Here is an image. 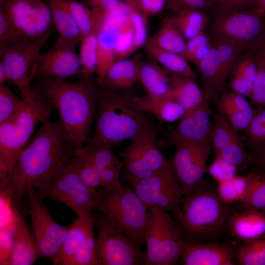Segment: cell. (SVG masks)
I'll return each instance as SVG.
<instances>
[{
  "mask_svg": "<svg viewBox=\"0 0 265 265\" xmlns=\"http://www.w3.org/2000/svg\"><path fill=\"white\" fill-rule=\"evenodd\" d=\"M247 175H235L228 180L217 182V191L219 197L226 204L240 203L245 198L248 188Z\"/></svg>",
  "mask_w": 265,
  "mask_h": 265,
  "instance_id": "cell-40",
  "label": "cell"
},
{
  "mask_svg": "<svg viewBox=\"0 0 265 265\" xmlns=\"http://www.w3.org/2000/svg\"><path fill=\"white\" fill-rule=\"evenodd\" d=\"M258 6L265 11V0H257Z\"/></svg>",
  "mask_w": 265,
  "mask_h": 265,
  "instance_id": "cell-63",
  "label": "cell"
},
{
  "mask_svg": "<svg viewBox=\"0 0 265 265\" xmlns=\"http://www.w3.org/2000/svg\"><path fill=\"white\" fill-rule=\"evenodd\" d=\"M2 9L28 41L50 31L52 14L40 0H0Z\"/></svg>",
  "mask_w": 265,
  "mask_h": 265,
  "instance_id": "cell-15",
  "label": "cell"
},
{
  "mask_svg": "<svg viewBox=\"0 0 265 265\" xmlns=\"http://www.w3.org/2000/svg\"><path fill=\"white\" fill-rule=\"evenodd\" d=\"M76 145L60 119L42 124L19 156L11 172L0 179V197L28 215L21 202L28 188L40 191L75 154Z\"/></svg>",
  "mask_w": 265,
  "mask_h": 265,
  "instance_id": "cell-1",
  "label": "cell"
},
{
  "mask_svg": "<svg viewBox=\"0 0 265 265\" xmlns=\"http://www.w3.org/2000/svg\"><path fill=\"white\" fill-rule=\"evenodd\" d=\"M14 210L11 229V248L5 265H30L41 257L34 236L25 220V215Z\"/></svg>",
  "mask_w": 265,
  "mask_h": 265,
  "instance_id": "cell-22",
  "label": "cell"
},
{
  "mask_svg": "<svg viewBox=\"0 0 265 265\" xmlns=\"http://www.w3.org/2000/svg\"><path fill=\"white\" fill-rule=\"evenodd\" d=\"M216 106L220 114L237 132H244L254 112L245 97L234 92H223Z\"/></svg>",
  "mask_w": 265,
  "mask_h": 265,
  "instance_id": "cell-25",
  "label": "cell"
},
{
  "mask_svg": "<svg viewBox=\"0 0 265 265\" xmlns=\"http://www.w3.org/2000/svg\"><path fill=\"white\" fill-rule=\"evenodd\" d=\"M228 233L235 239L242 242L251 241L265 235V212L252 209L232 212Z\"/></svg>",
  "mask_w": 265,
  "mask_h": 265,
  "instance_id": "cell-24",
  "label": "cell"
},
{
  "mask_svg": "<svg viewBox=\"0 0 265 265\" xmlns=\"http://www.w3.org/2000/svg\"><path fill=\"white\" fill-rule=\"evenodd\" d=\"M124 166L121 161L106 167L99 169L103 187H108L118 182L121 171Z\"/></svg>",
  "mask_w": 265,
  "mask_h": 265,
  "instance_id": "cell-53",
  "label": "cell"
},
{
  "mask_svg": "<svg viewBox=\"0 0 265 265\" xmlns=\"http://www.w3.org/2000/svg\"><path fill=\"white\" fill-rule=\"evenodd\" d=\"M0 42L13 46L22 45L30 42L22 35L1 9H0Z\"/></svg>",
  "mask_w": 265,
  "mask_h": 265,
  "instance_id": "cell-49",
  "label": "cell"
},
{
  "mask_svg": "<svg viewBox=\"0 0 265 265\" xmlns=\"http://www.w3.org/2000/svg\"><path fill=\"white\" fill-rule=\"evenodd\" d=\"M212 140L202 142H182L176 145L172 158L184 194L202 179L212 149Z\"/></svg>",
  "mask_w": 265,
  "mask_h": 265,
  "instance_id": "cell-16",
  "label": "cell"
},
{
  "mask_svg": "<svg viewBox=\"0 0 265 265\" xmlns=\"http://www.w3.org/2000/svg\"><path fill=\"white\" fill-rule=\"evenodd\" d=\"M132 9L143 14L141 0H123Z\"/></svg>",
  "mask_w": 265,
  "mask_h": 265,
  "instance_id": "cell-61",
  "label": "cell"
},
{
  "mask_svg": "<svg viewBox=\"0 0 265 265\" xmlns=\"http://www.w3.org/2000/svg\"><path fill=\"white\" fill-rule=\"evenodd\" d=\"M215 157L235 165L243 170L253 158L247 153L238 132L220 114L215 116L212 137Z\"/></svg>",
  "mask_w": 265,
  "mask_h": 265,
  "instance_id": "cell-19",
  "label": "cell"
},
{
  "mask_svg": "<svg viewBox=\"0 0 265 265\" xmlns=\"http://www.w3.org/2000/svg\"><path fill=\"white\" fill-rule=\"evenodd\" d=\"M212 46L209 37L204 31L187 40L183 56L197 67L206 55Z\"/></svg>",
  "mask_w": 265,
  "mask_h": 265,
  "instance_id": "cell-45",
  "label": "cell"
},
{
  "mask_svg": "<svg viewBox=\"0 0 265 265\" xmlns=\"http://www.w3.org/2000/svg\"><path fill=\"white\" fill-rule=\"evenodd\" d=\"M148 209L150 217L144 238V265L177 264L185 241L180 229L167 212Z\"/></svg>",
  "mask_w": 265,
  "mask_h": 265,
  "instance_id": "cell-7",
  "label": "cell"
},
{
  "mask_svg": "<svg viewBox=\"0 0 265 265\" xmlns=\"http://www.w3.org/2000/svg\"><path fill=\"white\" fill-rule=\"evenodd\" d=\"M130 14L122 22L118 28L116 61L127 58L135 51L134 29Z\"/></svg>",
  "mask_w": 265,
  "mask_h": 265,
  "instance_id": "cell-44",
  "label": "cell"
},
{
  "mask_svg": "<svg viewBox=\"0 0 265 265\" xmlns=\"http://www.w3.org/2000/svg\"><path fill=\"white\" fill-rule=\"evenodd\" d=\"M133 190L148 207L175 212L179 207L184 191L172 159L150 177L132 185Z\"/></svg>",
  "mask_w": 265,
  "mask_h": 265,
  "instance_id": "cell-10",
  "label": "cell"
},
{
  "mask_svg": "<svg viewBox=\"0 0 265 265\" xmlns=\"http://www.w3.org/2000/svg\"><path fill=\"white\" fill-rule=\"evenodd\" d=\"M216 11H235L258 7L257 0H218Z\"/></svg>",
  "mask_w": 265,
  "mask_h": 265,
  "instance_id": "cell-54",
  "label": "cell"
},
{
  "mask_svg": "<svg viewBox=\"0 0 265 265\" xmlns=\"http://www.w3.org/2000/svg\"><path fill=\"white\" fill-rule=\"evenodd\" d=\"M71 159L56 172L46 187L37 192L43 199L54 200L66 205L78 217H88L97 210L95 191L82 181L73 168Z\"/></svg>",
  "mask_w": 265,
  "mask_h": 265,
  "instance_id": "cell-9",
  "label": "cell"
},
{
  "mask_svg": "<svg viewBox=\"0 0 265 265\" xmlns=\"http://www.w3.org/2000/svg\"><path fill=\"white\" fill-rule=\"evenodd\" d=\"M232 213L217 189L201 179L184 194L173 215L185 240L213 242L228 232Z\"/></svg>",
  "mask_w": 265,
  "mask_h": 265,
  "instance_id": "cell-3",
  "label": "cell"
},
{
  "mask_svg": "<svg viewBox=\"0 0 265 265\" xmlns=\"http://www.w3.org/2000/svg\"><path fill=\"white\" fill-rule=\"evenodd\" d=\"M242 46L231 40L218 38L200 62L198 68L207 102L214 96L223 92L227 77L242 54Z\"/></svg>",
  "mask_w": 265,
  "mask_h": 265,
  "instance_id": "cell-12",
  "label": "cell"
},
{
  "mask_svg": "<svg viewBox=\"0 0 265 265\" xmlns=\"http://www.w3.org/2000/svg\"><path fill=\"white\" fill-rule=\"evenodd\" d=\"M92 214L101 265H144L145 252L141 248L100 212L96 210Z\"/></svg>",
  "mask_w": 265,
  "mask_h": 265,
  "instance_id": "cell-8",
  "label": "cell"
},
{
  "mask_svg": "<svg viewBox=\"0 0 265 265\" xmlns=\"http://www.w3.org/2000/svg\"><path fill=\"white\" fill-rule=\"evenodd\" d=\"M97 210L111 220L140 248L144 243L150 212L133 190L120 181L108 187L95 191Z\"/></svg>",
  "mask_w": 265,
  "mask_h": 265,
  "instance_id": "cell-6",
  "label": "cell"
},
{
  "mask_svg": "<svg viewBox=\"0 0 265 265\" xmlns=\"http://www.w3.org/2000/svg\"><path fill=\"white\" fill-rule=\"evenodd\" d=\"M213 28L218 38L252 50L265 32V11L258 7L235 11H216Z\"/></svg>",
  "mask_w": 265,
  "mask_h": 265,
  "instance_id": "cell-11",
  "label": "cell"
},
{
  "mask_svg": "<svg viewBox=\"0 0 265 265\" xmlns=\"http://www.w3.org/2000/svg\"><path fill=\"white\" fill-rule=\"evenodd\" d=\"M157 128L143 131L131 139L154 173L161 169L167 160L156 143Z\"/></svg>",
  "mask_w": 265,
  "mask_h": 265,
  "instance_id": "cell-33",
  "label": "cell"
},
{
  "mask_svg": "<svg viewBox=\"0 0 265 265\" xmlns=\"http://www.w3.org/2000/svg\"><path fill=\"white\" fill-rule=\"evenodd\" d=\"M253 51L256 57L259 59L265 65V32L256 48Z\"/></svg>",
  "mask_w": 265,
  "mask_h": 265,
  "instance_id": "cell-59",
  "label": "cell"
},
{
  "mask_svg": "<svg viewBox=\"0 0 265 265\" xmlns=\"http://www.w3.org/2000/svg\"><path fill=\"white\" fill-rule=\"evenodd\" d=\"M253 171L265 170V144L259 149L253 158Z\"/></svg>",
  "mask_w": 265,
  "mask_h": 265,
  "instance_id": "cell-58",
  "label": "cell"
},
{
  "mask_svg": "<svg viewBox=\"0 0 265 265\" xmlns=\"http://www.w3.org/2000/svg\"><path fill=\"white\" fill-rule=\"evenodd\" d=\"M126 90L98 88L95 125L85 147L117 146L143 131L156 127L147 113L132 106L133 95Z\"/></svg>",
  "mask_w": 265,
  "mask_h": 265,
  "instance_id": "cell-2",
  "label": "cell"
},
{
  "mask_svg": "<svg viewBox=\"0 0 265 265\" xmlns=\"http://www.w3.org/2000/svg\"><path fill=\"white\" fill-rule=\"evenodd\" d=\"M244 132L251 146L260 149L265 144V107L254 113Z\"/></svg>",
  "mask_w": 265,
  "mask_h": 265,
  "instance_id": "cell-46",
  "label": "cell"
},
{
  "mask_svg": "<svg viewBox=\"0 0 265 265\" xmlns=\"http://www.w3.org/2000/svg\"><path fill=\"white\" fill-rule=\"evenodd\" d=\"M71 265H101L98 254L94 230L89 233L76 253Z\"/></svg>",
  "mask_w": 265,
  "mask_h": 265,
  "instance_id": "cell-47",
  "label": "cell"
},
{
  "mask_svg": "<svg viewBox=\"0 0 265 265\" xmlns=\"http://www.w3.org/2000/svg\"><path fill=\"white\" fill-rule=\"evenodd\" d=\"M132 8L124 1H120L116 8L104 17L98 31V61L96 73L98 85L103 87L106 75L116 61V44L118 28L127 18Z\"/></svg>",
  "mask_w": 265,
  "mask_h": 265,
  "instance_id": "cell-17",
  "label": "cell"
},
{
  "mask_svg": "<svg viewBox=\"0 0 265 265\" xmlns=\"http://www.w3.org/2000/svg\"><path fill=\"white\" fill-rule=\"evenodd\" d=\"M69 4L82 37L98 31L105 17L80 2L69 0Z\"/></svg>",
  "mask_w": 265,
  "mask_h": 265,
  "instance_id": "cell-37",
  "label": "cell"
},
{
  "mask_svg": "<svg viewBox=\"0 0 265 265\" xmlns=\"http://www.w3.org/2000/svg\"><path fill=\"white\" fill-rule=\"evenodd\" d=\"M8 82V78L6 71L3 62L0 61V84H4V82Z\"/></svg>",
  "mask_w": 265,
  "mask_h": 265,
  "instance_id": "cell-62",
  "label": "cell"
},
{
  "mask_svg": "<svg viewBox=\"0 0 265 265\" xmlns=\"http://www.w3.org/2000/svg\"><path fill=\"white\" fill-rule=\"evenodd\" d=\"M53 107L38 86L32 87L14 116L0 124V179L11 172L37 125L49 121Z\"/></svg>",
  "mask_w": 265,
  "mask_h": 265,
  "instance_id": "cell-5",
  "label": "cell"
},
{
  "mask_svg": "<svg viewBox=\"0 0 265 265\" xmlns=\"http://www.w3.org/2000/svg\"><path fill=\"white\" fill-rule=\"evenodd\" d=\"M49 8L59 34L53 48L75 51L82 36L72 12L69 0H49Z\"/></svg>",
  "mask_w": 265,
  "mask_h": 265,
  "instance_id": "cell-23",
  "label": "cell"
},
{
  "mask_svg": "<svg viewBox=\"0 0 265 265\" xmlns=\"http://www.w3.org/2000/svg\"><path fill=\"white\" fill-rule=\"evenodd\" d=\"M85 4L104 17L114 10L119 0H84Z\"/></svg>",
  "mask_w": 265,
  "mask_h": 265,
  "instance_id": "cell-55",
  "label": "cell"
},
{
  "mask_svg": "<svg viewBox=\"0 0 265 265\" xmlns=\"http://www.w3.org/2000/svg\"><path fill=\"white\" fill-rule=\"evenodd\" d=\"M81 64L76 51L52 48L40 54L32 71L33 78L65 80L80 75Z\"/></svg>",
  "mask_w": 265,
  "mask_h": 265,
  "instance_id": "cell-20",
  "label": "cell"
},
{
  "mask_svg": "<svg viewBox=\"0 0 265 265\" xmlns=\"http://www.w3.org/2000/svg\"><path fill=\"white\" fill-rule=\"evenodd\" d=\"M132 23L134 35V48L135 51L143 47L148 40L147 18L142 13L132 10L130 14Z\"/></svg>",
  "mask_w": 265,
  "mask_h": 265,
  "instance_id": "cell-52",
  "label": "cell"
},
{
  "mask_svg": "<svg viewBox=\"0 0 265 265\" xmlns=\"http://www.w3.org/2000/svg\"><path fill=\"white\" fill-rule=\"evenodd\" d=\"M180 259L184 265H233L236 250L228 243L185 240Z\"/></svg>",
  "mask_w": 265,
  "mask_h": 265,
  "instance_id": "cell-21",
  "label": "cell"
},
{
  "mask_svg": "<svg viewBox=\"0 0 265 265\" xmlns=\"http://www.w3.org/2000/svg\"><path fill=\"white\" fill-rule=\"evenodd\" d=\"M166 7L174 12L185 9H196L216 11L218 0H166Z\"/></svg>",
  "mask_w": 265,
  "mask_h": 265,
  "instance_id": "cell-50",
  "label": "cell"
},
{
  "mask_svg": "<svg viewBox=\"0 0 265 265\" xmlns=\"http://www.w3.org/2000/svg\"><path fill=\"white\" fill-rule=\"evenodd\" d=\"M71 164L84 184L95 191L103 187L99 169L87 160L75 155L70 160Z\"/></svg>",
  "mask_w": 265,
  "mask_h": 265,
  "instance_id": "cell-43",
  "label": "cell"
},
{
  "mask_svg": "<svg viewBox=\"0 0 265 265\" xmlns=\"http://www.w3.org/2000/svg\"><path fill=\"white\" fill-rule=\"evenodd\" d=\"M75 155L81 157L101 169L116 164L121 160L108 146L89 149L83 146L76 149Z\"/></svg>",
  "mask_w": 265,
  "mask_h": 265,
  "instance_id": "cell-42",
  "label": "cell"
},
{
  "mask_svg": "<svg viewBox=\"0 0 265 265\" xmlns=\"http://www.w3.org/2000/svg\"><path fill=\"white\" fill-rule=\"evenodd\" d=\"M28 199V215L41 257L53 262L56 258L68 230V226L57 223L50 214L43 198L32 187L26 193Z\"/></svg>",
  "mask_w": 265,
  "mask_h": 265,
  "instance_id": "cell-14",
  "label": "cell"
},
{
  "mask_svg": "<svg viewBox=\"0 0 265 265\" xmlns=\"http://www.w3.org/2000/svg\"><path fill=\"white\" fill-rule=\"evenodd\" d=\"M236 256L241 265H265V235L243 242L236 249Z\"/></svg>",
  "mask_w": 265,
  "mask_h": 265,
  "instance_id": "cell-41",
  "label": "cell"
},
{
  "mask_svg": "<svg viewBox=\"0 0 265 265\" xmlns=\"http://www.w3.org/2000/svg\"><path fill=\"white\" fill-rule=\"evenodd\" d=\"M143 14L147 18L162 11L166 5V0H141Z\"/></svg>",
  "mask_w": 265,
  "mask_h": 265,
  "instance_id": "cell-56",
  "label": "cell"
},
{
  "mask_svg": "<svg viewBox=\"0 0 265 265\" xmlns=\"http://www.w3.org/2000/svg\"><path fill=\"white\" fill-rule=\"evenodd\" d=\"M137 58H124L115 61L107 71L103 87L113 90H125L139 81Z\"/></svg>",
  "mask_w": 265,
  "mask_h": 265,
  "instance_id": "cell-31",
  "label": "cell"
},
{
  "mask_svg": "<svg viewBox=\"0 0 265 265\" xmlns=\"http://www.w3.org/2000/svg\"><path fill=\"white\" fill-rule=\"evenodd\" d=\"M98 31L82 37L80 43L79 57L81 67L80 74L83 80L89 79L93 73H96Z\"/></svg>",
  "mask_w": 265,
  "mask_h": 265,
  "instance_id": "cell-39",
  "label": "cell"
},
{
  "mask_svg": "<svg viewBox=\"0 0 265 265\" xmlns=\"http://www.w3.org/2000/svg\"><path fill=\"white\" fill-rule=\"evenodd\" d=\"M207 171L217 182H220L230 179L237 175L238 170L235 165L220 158L215 157Z\"/></svg>",
  "mask_w": 265,
  "mask_h": 265,
  "instance_id": "cell-51",
  "label": "cell"
},
{
  "mask_svg": "<svg viewBox=\"0 0 265 265\" xmlns=\"http://www.w3.org/2000/svg\"><path fill=\"white\" fill-rule=\"evenodd\" d=\"M180 104L186 110L207 103L195 79L172 73L171 88L167 96Z\"/></svg>",
  "mask_w": 265,
  "mask_h": 265,
  "instance_id": "cell-30",
  "label": "cell"
},
{
  "mask_svg": "<svg viewBox=\"0 0 265 265\" xmlns=\"http://www.w3.org/2000/svg\"><path fill=\"white\" fill-rule=\"evenodd\" d=\"M37 86L56 109L76 149L86 144L97 112L98 87L91 77L75 82L43 78Z\"/></svg>",
  "mask_w": 265,
  "mask_h": 265,
  "instance_id": "cell-4",
  "label": "cell"
},
{
  "mask_svg": "<svg viewBox=\"0 0 265 265\" xmlns=\"http://www.w3.org/2000/svg\"><path fill=\"white\" fill-rule=\"evenodd\" d=\"M22 101V98L17 96L7 85L0 84V124L14 116Z\"/></svg>",
  "mask_w": 265,
  "mask_h": 265,
  "instance_id": "cell-48",
  "label": "cell"
},
{
  "mask_svg": "<svg viewBox=\"0 0 265 265\" xmlns=\"http://www.w3.org/2000/svg\"><path fill=\"white\" fill-rule=\"evenodd\" d=\"M172 74L158 63L139 61V81L149 96L157 98L167 97L171 88Z\"/></svg>",
  "mask_w": 265,
  "mask_h": 265,
  "instance_id": "cell-28",
  "label": "cell"
},
{
  "mask_svg": "<svg viewBox=\"0 0 265 265\" xmlns=\"http://www.w3.org/2000/svg\"><path fill=\"white\" fill-rule=\"evenodd\" d=\"M143 47L148 55L171 73L195 79V72L182 55L161 48L148 39Z\"/></svg>",
  "mask_w": 265,
  "mask_h": 265,
  "instance_id": "cell-32",
  "label": "cell"
},
{
  "mask_svg": "<svg viewBox=\"0 0 265 265\" xmlns=\"http://www.w3.org/2000/svg\"><path fill=\"white\" fill-rule=\"evenodd\" d=\"M246 175L249 181L248 188L240 204L243 209L265 212V170L253 171Z\"/></svg>",
  "mask_w": 265,
  "mask_h": 265,
  "instance_id": "cell-38",
  "label": "cell"
},
{
  "mask_svg": "<svg viewBox=\"0 0 265 265\" xmlns=\"http://www.w3.org/2000/svg\"><path fill=\"white\" fill-rule=\"evenodd\" d=\"M50 31L40 37L20 46H10L0 42V60L6 71L8 82L16 86L21 97L31 91L32 71L42 47L50 37Z\"/></svg>",
  "mask_w": 265,
  "mask_h": 265,
  "instance_id": "cell-13",
  "label": "cell"
},
{
  "mask_svg": "<svg viewBox=\"0 0 265 265\" xmlns=\"http://www.w3.org/2000/svg\"><path fill=\"white\" fill-rule=\"evenodd\" d=\"M256 58L258 64V74L251 94L253 93L265 91V65L257 57Z\"/></svg>",
  "mask_w": 265,
  "mask_h": 265,
  "instance_id": "cell-57",
  "label": "cell"
},
{
  "mask_svg": "<svg viewBox=\"0 0 265 265\" xmlns=\"http://www.w3.org/2000/svg\"><path fill=\"white\" fill-rule=\"evenodd\" d=\"M248 98L253 105L261 107H265V91L252 93Z\"/></svg>",
  "mask_w": 265,
  "mask_h": 265,
  "instance_id": "cell-60",
  "label": "cell"
},
{
  "mask_svg": "<svg viewBox=\"0 0 265 265\" xmlns=\"http://www.w3.org/2000/svg\"><path fill=\"white\" fill-rule=\"evenodd\" d=\"M132 106L143 112L155 115L159 121L172 123L180 120L185 114V109L169 97L157 98L146 95L133 96Z\"/></svg>",
  "mask_w": 265,
  "mask_h": 265,
  "instance_id": "cell-27",
  "label": "cell"
},
{
  "mask_svg": "<svg viewBox=\"0 0 265 265\" xmlns=\"http://www.w3.org/2000/svg\"><path fill=\"white\" fill-rule=\"evenodd\" d=\"M174 13L171 17L186 41L204 31L208 21L205 11L185 9Z\"/></svg>",
  "mask_w": 265,
  "mask_h": 265,
  "instance_id": "cell-35",
  "label": "cell"
},
{
  "mask_svg": "<svg viewBox=\"0 0 265 265\" xmlns=\"http://www.w3.org/2000/svg\"><path fill=\"white\" fill-rule=\"evenodd\" d=\"M120 156L126 169V177L132 185L150 177L154 173L132 141L124 151L120 154Z\"/></svg>",
  "mask_w": 265,
  "mask_h": 265,
  "instance_id": "cell-36",
  "label": "cell"
},
{
  "mask_svg": "<svg viewBox=\"0 0 265 265\" xmlns=\"http://www.w3.org/2000/svg\"><path fill=\"white\" fill-rule=\"evenodd\" d=\"M210 117L211 111L208 103L186 111L167 139L164 140V146L212 140L213 126Z\"/></svg>",
  "mask_w": 265,
  "mask_h": 265,
  "instance_id": "cell-18",
  "label": "cell"
},
{
  "mask_svg": "<svg viewBox=\"0 0 265 265\" xmlns=\"http://www.w3.org/2000/svg\"><path fill=\"white\" fill-rule=\"evenodd\" d=\"M148 39L161 48L183 56L185 52L186 40L171 17L164 19L158 31Z\"/></svg>",
  "mask_w": 265,
  "mask_h": 265,
  "instance_id": "cell-34",
  "label": "cell"
},
{
  "mask_svg": "<svg viewBox=\"0 0 265 265\" xmlns=\"http://www.w3.org/2000/svg\"><path fill=\"white\" fill-rule=\"evenodd\" d=\"M95 228L93 214L75 218L68 226L59 252L52 262L56 265H71L73 260L89 233Z\"/></svg>",
  "mask_w": 265,
  "mask_h": 265,
  "instance_id": "cell-26",
  "label": "cell"
},
{
  "mask_svg": "<svg viewBox=\"0 0 265 265\" xmlns=\"http://www.w3.org/2000/svg\"><path fill=\"white\" fill-rule=\"evenodd\" d=\"M258 74L257 58L254 53L242 54L231 73L230 86L233 92L249 97Z\"/></svg>",
  "mask_w": 265,
  "mask_h": 265,
  "instance_id": "cell-29",
  "label": "cell"
}]
</instances>
